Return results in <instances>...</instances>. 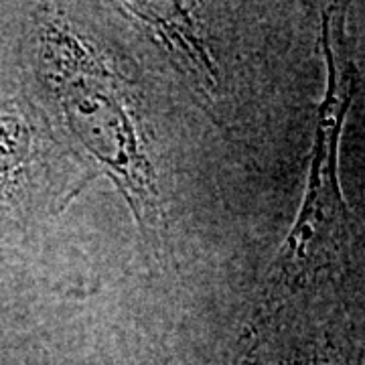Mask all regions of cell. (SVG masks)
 I'll return each instance as SVG.
<instances>
[{
    "label": "cell",
    "mask_w": 365,
    "mask_h": 365,
    "mask_svg": "<svg viewBox=\"0 0 365 365\" xmlns=\"http://www.w3.org/2000/svg\"><path fill=\"white\" fill-rule=\"evenodd\" d=\"M37 25L31 63L35 86L55 108L76 153L88 160L91 179L106 175L114 182L140 234L158 244L165 215L132 90L66 23L47 16Z\"/></svg>",
    "instance_id": "1"
},
{
    "label": "cell",
    "mask_w": 365,
    "mask_h": 365,
    "mask_svg": "<svg viewBox=\"0 0 365 365\" xmlns=\"http://www.w3.org/2000/svg\"><path fill=\"white\" fill-rule=\"evenodd\" d=\"M321 45L327 63V88L319 106L313 158L299 217L272 262L262 287L256 323L264 327L302 290L337 278L347 266L349 213L341 193L339 140L357 86L349 59L339 63L333 39V14L323 13Z\"/></svg>",
    "instance_id": "2"
},
{
    "label": "cell",
    "mask_w": 365,
    "mask_h": 365,
    "mask_svg": "<svg viewBox=\"0 0 365 365\" xmlns=\"http://www.w3.org/2000/svg\"><path fill=\"white\" fill-rule=\"evenodd\" d=\"M120 11L157 37L170 59L187 71L205 96L217 88V69L199 35V26L182 4L175 2H124Z\"/></svg>",
    "instance_id": "3"
},
{
    "label": "cell",
    "mask_w": 365,
    "mask_h": 365,
    "mask_svg": "<svg viewBox=\"0 0 365 365\" xmlns=\"http://www.w3.org/2000/svg\"><path fill=\"white\" fill-rule=\"evenodd\" d=\"M260 365H364V349L349 337L321 333L288 343L282 351L264 357Z\"/></svg>",
    "instance_id": "4"
}]
</instances>
